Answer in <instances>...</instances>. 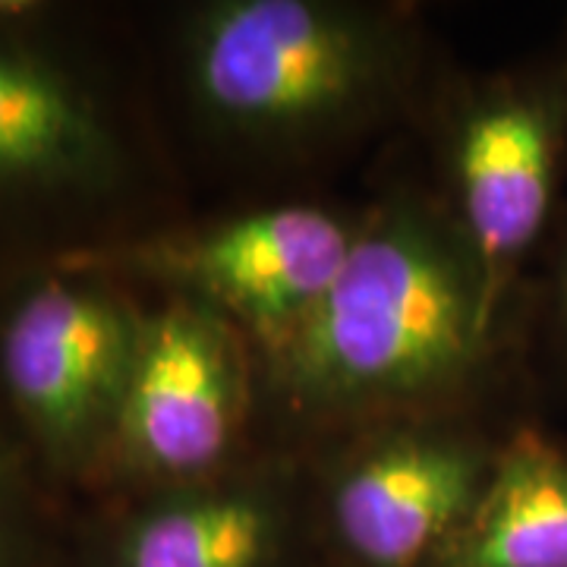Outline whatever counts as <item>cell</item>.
<instances>
[{
    "label": "cell",
    "mask_w": 567,
    "mask_h": 567,
    "mask_svg": "<svg viewBox=\"0 0 567 567\" xmlns=\"http://www.w3.org/2000/svg\"><path fill=\"white\" fill-rule=\"evenodd\" d=\"M495 331L447 208L404 193L357 224L338 278L268 372L309 416L394 410L464 385Z\"/></svg>",
    "instance_id": "1"
},
{
    "label": "cell",
    "mask_w": 567,
    "mask_h": 567,
    "mask_svg": "<svg viewBox=\"0 0 567 567\" xmlns=\"http://www.w3.org/2000/svg\"><path fill=\"white\" fill-rule=\"evenodd\" d=\"M416 41L401 13L338 0H218L183 35V73L227 136L287 145L334 136L398 102Z\"/></svg>",
    "instance_id": "2"
},
{
    "label": "cell",
    "mask_w": 567,
    "mask_h": 567,
    "mask_svg": "<svg viewBox=\"0 0 567 567\" xmlns=\"http://www.w3.org/2000/svg\"><path fill=\"white\" fill-rule=\"evenodd\" d=\"M145 309L73 262L29 268L0 303V410L44 480H104Z\"/></svg>",
    "instance_id": "3"
},
{
    "label": "cell",
    "mask_w": 567,
    "mask_h": 567,
    "mask_svg": "<svg viewBox=\"0 0 567 567\" xmlns=\"http://www.w3.org/2000/svg\"><path fill=\"white\" fill-rule=\"evenodd\" d=\"M133 181V148L95 70L39 3H0V252L104 218Z\"/></svg>",
    "instance_id": "4"
},
{
    "label": "cell",
    "mask_w": 567,
    "mask_h": 567,
    "mask_svg": "<svg viewBox=\"0 0 567 567\" xmlns=\"http://www.w3.org/2000/svg\"><path fill=\"white\" fill-rule=\"evenodd\" d=\"M357 224L319 205H268L215 224L121 237L58 262L158 284L246 331L268 353L309 319L338 278Z\"/></svg>",
    "instance_id": "5"
},
{
    "label": "cell",
    "mask_w": 567,
    "mask_h": 567,
    "mask_svg": "<svg viewBox=\"0 0 567 567\" xmlns=\"http://www.w3.org/2000/svg\"><path fill=\"white\" fill-rule=\"evenodd\" d=\"M565 158L567 51L483 80L454 114L445 208L495 324L551 221Z\"/></svg>",
    "instance_id": "6"
},
{
    "label": "cell",
    "mask_w": 567,
    "mask_h": 567,
    "mask_svg": "<svg viewBox=\"0 0 567 567\" xmlns=\"http://www.w3.org/2000/svg\"><path fill=\"white\" fill-rule=\"evenodd\" d=\"M246 391L244 347L224 316L189 297L145 309L104 480L158 492L218 476L240 439Z\"/></svg>",
    "instance_id": "7"
},
{
    "label": "cell",
    "mask_w": 567,
    "mask_h": 567,
    "mask_svg": "<svg viewBox=\"0 0 567 567\" xmlns=\"http://www.w3.org/2000/svg\"><path fill=\"white\" fill-rule=\"evenodd\" d=\"M498 445L445 425H391L338 466L328 514L363 567H429L470 517Z\"/></svg>",
    "instance_id": "8"
},
{
    "label": "cell",
    "mask_w": 567,
    "mask_h": 567,
    "mask_svg": "<svg viewBox=\"0 0 567 567\" xmlns=\"http://www.w3.org/2000/svg\"><path fill=\"white\" fill-rule=\"evenodd\" d=\"M271 476H212L148 492L114 524L104 567H268L287 529Z\"/></svg>",
    "instance_id": "9"
},
{
    "label": "cell",
    "mask_w": 567,
    "mask_h": 567,
    "mask_svg": "<svg viewBox=\"0 0 567 567\" xmlns=\"http://www.w3.org/2000/svg\"><path fill=\"white\" fill-rule=\"evenodd\" d=\"M429 567H567V447L533 425L517 429Z\"/></svg>",
    "instance_id": "10"
},
{
    "label": "cell",
    "mask_w": 567,
    "mask_h": 567,
    "mask_svg": "<svg viewBox=\"0 0 567 567\" xmlns=\"http://www.w3.org/2000/svg\"><path fill=\"white\" fill-rule=\"evenodd\" d=\"M39 466L0 410V567H20L35 527Z\"/></svg>",
    "instance_id": "11"
},
{
    "label": "cell",
    "mask_w": 567,
    "mask_h": 567,
    "mask_svg": "<svg viewBox=\"0 0 567 567\" xmlns=\"http://www.w3.org/2000/svg\"><path fill=\"white\" fill-rule=\"evenodd\" d=\"M548 319H551L555 341L567 357V221L561 224L551 271H548Z\"/></svg>",
    "instance_id": "12"
}]
</instances>
